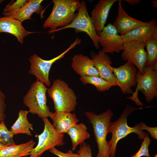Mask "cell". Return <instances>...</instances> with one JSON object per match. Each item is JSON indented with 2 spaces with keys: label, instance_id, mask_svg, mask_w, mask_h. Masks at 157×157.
Here are the masks:
<instances>
[{
  "label": "cell",
  "instance_id": "6da1fadb",
  "mask_svg": "<svg viewBox=\"0 0 157 157\" xmlns=\"http://www.w3.org/2000/svg\"><path fill=\"white\" fill-rule=\"evenodd\" d=\"M149 107L136 108L126 104L119 118L115 122H111L109 133H111L112 137L110 140L108 141L110 152L109 157H115L118 142L129 134L135 133L140 140L149 136L148 133L141 129L139 124H136L133 127L129 126L127 124V119L134 110Z\"/></svg>",
  "mask_w": 157,
  "mask_h": 157
},
{
  "label": "cell",
  "instance_id": "7a4b0ae2",
  "mask_svg": "<svg viewBox=\"0 0 157 157\" xmlns=\"http://www.w3.org/2000/svg\"><path fill=\"white\" fill-rule=\"evenodd\" d=\"M85 114L92 127L98 149L97 157H109L110 150L107 136L113 112L108 109L99 114L89 111L85 112Z\"/></svg>",
  "mask_w": 157,
  "mask_h": 157
},
{
  "label": "cell",
  "instance_id": "3957f363",
  "mask_svg": "<svg viewBox=\"0 0 157 157\" xmlns=\"http://www.w3.org/2000/svg\"><path fill=\"white\" fill-rule=\"evenodd\" d=\"M53 6L50 15L43 25L44 28L50 31L65 27L70 24L76 16L80 2L76 0H53Z\"/></svg>",
  "mask_w": 157,
  "mask_h": 157
},
{
  "label": "cell",
  "instance_id": "277c9868",
  "mask_svg": "<svg viewBox=\"0 0 157 157\" xmlns=\"http://www.w3.org/2000/svg\"><path fill=\"white\" fill-rule=\"evenodd\" d=\"M47 89L44 84L36 80L32 83L23 97V103L28 108L29 113L42 119L50 117L53 113L47 104Z\"/></svg>",
  "mask_w": 157,
  "mask_h": 157
},
{
  "label": "cell",
  "instance_id": "5b68a950",
  "mask_svg": "<svg viewBox=\"0 0 157 157\" xmlns=\"http://www.w3.org/2000/svg\"><path fill=\"white\" fill-rule=\"evenodd\" d=\"M47 92L53 101L55 111L71 112L74 111L77 97L73 90L63 80H54Z\"/></svg>",
  "mask_w": 157,
  "mask_h": 157
},
{
  "label": "cell",
  "instance_id": "8992f818",
  "mask_svg": "<svg viewBox=\"0 0 157 157\" xmlns=\"http://www.w3.org/2000/svg\"><path fill=\"white\" fill-rule=\"evenodd\" d=\"M136 80L135 91L133 92L131 96L126 98L133 101L136 105L143 106L144 104L138 97L139 90L143 94L148 103L157 97V70L150 66L146 68L143 74L137 70Z\"/></svg>",
  "mask_w": 157,
  "mask_h": 157
},
{
  "label": "cell",
  "instance_id": "52a82bcc",
  "mask_svg": "<svg viewBox=\"0 0 157 157\" xmlns=\"http://www.w3.org/2000/svg\"><path fill=\"white\" fill-rule=\"evenodd\" d=\"M81 41V39L77 37L67 50L57 56L49 60L42 59L36 54L31 55L29 58L31 64L29 74L35 76L36 80L43 83L48 87L50 86L51 82L49 79V73L52 65L57 60L63 58L68 51L80 44Z\"/></svg>",
  "mask_w": 157,
  "mask_h": 157
},
{
  "label": "cell",
  "instance_id": "ba28073f",
  "mask_svg": "<svg viewBox=\"0 0 157 157\" xmlns=\"http://www.w3.org/2000/svg\"><path fill=\"white\" fill-rule=\"evenodd\" d=\"M42 119L44 124L43 131L38 135V144L31 152L29 157H40L46 151L65 144L63 134H60L56 131L48 118Z\"/></svg>",
  "mask_w": 157,
  "mask_h": 157
},
{
  "label": "cell",
  "instance_id": "9c48e42d",
  "mask_svg": "<svg viewBox=\"0 0 157 157\" xmlns=\"http://www.w3.org/2000/svg\"><path fill=\"white\" fill-rule=\"evenodd\" d=\"M76 15L72 22L67 26L49 31V33L68 28H74L76 32H83L87 34L91 39L96 49L99 47L97 37V33L95 30L93 22L87 9L85 2L82 0Z\"/></svg>",
  "mask_w": 157,
  "mask_h": 157
},
{
  "label": "cell",
  "instance_id": "30bf717a",
  "mask_svg": "<svg viewBox=\"0 0 157 157\" xmlns=\"http://www.w3.org/2000/svg\"><path fill=\"white\" fill-rule=\"evenodd\" d=\"M145 42L133 40L124 42L121 57L124 61L132 63L141 74L144 73L147 67V55L144 48Z\"/></svg>",
  "mask_w": 157,
  "mask_h": 157
},
{
  "label": "cell",
  "instance_id": "8fae6325",
  "mask_svg": "<svg viewBox=\"0 0 157 157\" xmlns=\"http://www.w3.org/2000/svg\"><path fill=\"white\" fill-rule=\"evenodd\" d=\"M113 69L117 86L124 94H132L131 88L137 84L136 67L132 63L126 61L118 67H113Z\"/></svg>",
  "mask_w": 157,
  "mask_h": 157
},
{
  "label": "cell",
  "instance_id": "7c38bea8",
  "mask_svg": "<svg viewBox=\"0 0 157 157\" xmlns=\"http://www.w3.org/2000/svg\"><path fill=\"white\" fill-rule=\"evenodd\" d=\"M97 35L98 43L105 53H119L123 50L124 41L113 24H108Z\"/></svg>",
  "mask_w": 157,
  "mask_h": 157
},
{
  "label": "cell",
  "instance_id": "4fadbf2b",
  "mask_svg": "<svg viewBox=\"0 0 157 157\" xmlns=\"http://www.w3.org/2000/svg\"><path fill=\"white\" fill-rule=\"evenodd\" d=\"M92 60L98 71L100 77L108 81L113 86H117L113 75L112 62L110 58L102 50L96 54L93 51L90 52Z\"/></svg>",
  "mask_w": 157,
  "mask_h": 157
},
{
  "label": "cell",
  "instance_id": "5bb4252c",
  "mask_svg": "<svg viewBox=\"0 0 157 157\" xmlns=\"http://www.w3.org/2000/svg\"><path fill=\"white\" fill-rule=\"evenodd\" d=\"M118 1V14L113 25L116 28L118 33L120 34L121 35L149 23V22H142L129 15L123 8L121 0H119Z\"/></svg>",
  "mask_w": 157,
  "mask_h": 157
},
{
  "label": "cell",
  "instance_id": "9a60e30c",
  "mask_svg": "<svg viewBox=\"0 0 157 157\" xmlns=\"http://www.w3.org/2000/svg\"><path fill=\"white\" fill-rule=\"evenodd\" d=\"M117 0H101L95 5L91 13V18L97 33L105 27L111 7Z\"/></svg>",
  "mask_w": 157,
  "mask_h": 157
},
{
  "label": "cell",
  "instance_id": "2e32d148",
  "mask_svg": "<svg viewBox=\"0 0 157 157\" xmlns=\"http://www.w3.org/2000/svg\"><path fill=\"white\" fill-rule=\"evenodd\" d=\"M121 36L124 42L133 40H142L146 42L152 38H157V23L154 19L149 23L135 28Z\"/></svg>",
  "mask_w": 157,
  "mask_h": 157
},
{
  "label": "cell",
  "instance_id": "e0dca14e",
  "mask_svg": "<svg viewBox=\"0 0 157 157\" xmlns=\"http://www.w3.org/2000/svg\"><path fill=\"white\" fill-rule=\"evenodd\" d=\"M22 22L14 18L0 17V33L5 32L13 35L19 42L22 44L24 38L29 34L35 32L27 31Z\"/></svg>",
  "mask_w": 157,
  "mask_h": 157
},
{
  "label": "cell",
  "instance_id": "ac0fdd59",
  "mask_svg": "<svg viewBox=\"0 0 157 157\" xmlns=\"http://www.w3.org/2000/svg\"><path fill=\"white\" fill-rule=\"evenodd\" d=\"M72 60V67L81 77H100L99 73L93 61L87 56L82 54L75 55Z\"/></svg>",
  "mask_w": 157,
  "mask_h": 157
},
{
  "label": "cell",
  "instance_id": "d6986e66",
  "mask_svg": "<svg viewBox=\"0 0 157 157\" xmlns=\"http://www.w3.org/2000/svg\"><path fill=\"white\" fill-rule=\"evenodd\" d=\"M42 0H30L24 6L20 8L10 12H3L5 17L16 19L21 22L27 19H32L31 18L34 13L40 14L43 7L41 4Z\"/></svg>",
  "mask_w": 157,
  "mask_h": 157
},
{
  "label": "cell",
  "instance_id": "ffe728a7",
  "mask_svg": "<svg viewBox=\"0 0 157 157\" xmlns=\"http://www.w3.org/2000/svg\"><path fill=\"white\" fill-rule=\"evenodd\" d=\"M53 125L59 133H67L69 130L79 122L75 113L55 111L50 117Z\"/></svg>",
  "mask_w": 157,
  "mask_h": 157
},
{
  "label": "cell",
  "instance_id": "44dd1931",
  "mask_svg": "<svg viewBox=\"0 0 157 157\" xmlns=\"http://www.w3.org/2000/svg\"><path fill=\"white\" fill-rule=\"evenodd\" d=\"M35 142L33 140L18 145L6 147L0 151V157H22L30 155Z\"/></svg>",
  "mask_w": 157,
  "mask_h": 157
},
{
  "label": "cell",
  "instance_id": "7402d4cb",
  "mask_svg": "<svg viewBox=\"0 0 157 157\" xmlns=\"http://www.w3.org/2000/svg\"><path fill=\"white\" fill-rule=\"evenodd\" d=\"M87 129L86 126L82 123L75 124L67 131V133L70 136L72 142L73 151L76 150L78 145L82 144L85 140L90 137Z\"/></svg>",
  "mask_w": 157,
  "mask_h": 157
},
{
  "label": "cell",
  "instance_id": "603a6c76",
  "mask_svg": "<svg viewBox=\"0 0 157 157\" xmlns=\"http://www.w3.org/2000/svg\"><path fill=\"white\" fill-rule=\"evenodd\" d=\"M28 113V111L26 110H20L19 111L17 119L10 129L14 135L23 133L29 136L32 135L29 129L33 130V125L28 121L27 115Z\"/></svg>",
  "mask_w": 157,
  "mask_h": 157
},
{
  "label": "cell",
  "instance_id": "cb8c5ba5",
  "mask_svg": "<svg viewBox=\"0 0 157 157\" xmlns=\"http://www.w3.org/2000/svg\"><path fill=\"white\" fill-rule=\"evenodd\" d=\"M80 80L84 85L87 84L93 85L97 90L100 92L108 90L113 86L110 82L97 76L81 77Z\"/></svg>",
  "mask_w": 157,
  "mask_h": 157
},
{
  "label": "cell",
  "instance_id": "d4e9b609",
  "mask_svg": "<svg viewBox=\"0 0 157 157\" xmlns=\"http://www.w3.org/2000/svg\"><path fill=\"white\" fill-rule=\"evenodd\" d=\"M147 55V67L152 66L157 62V38L150 39L145 42Z\"/></svg>",
  "mask_w": 157,
  "mask_h": 157
},
{
  "label": "cell",
  "instance_id": "484cf974",
  "mask_svg": "<svg viewBox=\"0 0 157 157\" xmlns=\"http://www.w3.org/2000/svg\"><path fill=\"white\" fill-rule=\"evenodd\" d=\"M14 134L6 127L4 121L0 122V143L8 146L16 144L13 139Z\"/></svg>",
  "mask_w": 157,
  "mask_h": 157
},
{
  "label": "cell",
  "instance_id": "4316f807",
  "mask_svg": "<svg viewBox=\"0 0 157 157\" xmlns=\"http://www.w3.org/2000/svg\"><path fill=\"white\" fill-rule=\"evenodd\" d=\"M151 140L149 136L146 137L143 139L141 147L138 151L131 157H141L145 156L151 157L149 152V145L150 144Z\"/></svg>",
  "mask_w": 157,
  "mask_h": 157
},
{
  "label": "cell",
  "instance_id": "83f0119b",
  "mask_svg": "<svg viewBox=\"0 0 157 157\" xmlns=\"http://www.w3.org/2000/svg\"><path fill=\"white\" fill-rule=\"evenodd\" d=\"M27 0H17L14 3L11 2L7 5L3 11L10 12L17 10L25 5L28 1Z\"/></svg>",
  "mask_w": 157,
  "mask_h": 157
},
{
  "label": "cell",
  "instance_id": "f1b7e54d",
  "mask_svg": "<svg viewBox=\"0 0 157 157\" xmlns=\"http://www.w3.org/2000/svg\"><path fill=\"white\" fill-rule=\"evenodd\" d=\"M77 154L79 157H92L91 147L90 145L86 142H84L80 145Z\"/></svg>",
  "mask_w": 157,
  "mask_h": 157
},
{
  "label": "cell",
  "instance_id": "f546056e",
  "mask_svg": "<svg viewBox=\"0 0 157 157\" xmlns=\"http://www.w3.org/2000/svg\"><path fill=\"white\" fill-rule=\"evenodd\" d=\"M6 98L5 94L0 89V122L2 121H4L5 119Z\"/></svg>",
  "mask_w": 157,
  "mask_h": 157
},
{
  "label": "cell",
  "instance_id": "4dcf8cb0",
  "mask_svg": "<svg viewBox=\"0 0 157 157\" xmlns=\"http://www.w3.org/2000/svg\"><path fill=\"white\" fill-rule=\"evenodd\" d=\"M49 151L58 157H79L77 154L74 153L72 150H69L66 153H64L53 147L49 149Z\"/></svg>",
  "mask_w": 157,
  "mask_h": 157
},
{
  "label": "cell",
  "instance_id": "1f68e13d",
  "mask_svg": "<svg viewBox=\"0 0 157 157\" xmlns=\"http://www.w3.org/2000/svg\"><path fill=\"white\" fill-rule=\"evenodd\" d=\"M141 129L143 131L145 130L149 132L151 136L153 139L157 140V127H150L148 126L143 122H140Z\"/></svg>",
  "mask_w": 157,
  "mask_h": 157
},
{
  "label": "cell",
  "instance_id": "d6a6232c",
  "mask_svg": "<svg viewBox=\"0 0 157 157\" xmlns=\"http://www.w3.org/2000/svg\"><path fill=\"white\" fill-rule=\"evenodd\" d=\"M124 1L129 4L132 5H137L141 2V1L140 0H124Z\"/></svg>",
  "mask_w": 157,
  "mask_h": 157
},
{
  "label": "cell",
  "instance_id": "836d02e7",
  "mask_svg": "<svg viewBox=\"0 0 157 157\" xmlns=\"http://www.w3.org/2000/svg\"><path fill=\"white\" fill-rule=\"evenodd\" d=\"M152 6L155 8H157V1L156 0H154L152 2Z\"/></svg>",
  "mask_w": 157,
  "mask_h": 157
},
{
  "label": "cell",
  "instance_id": "e575fe53",
  "mask_svg": "<svg viewBox=\"0 0 157 157\" xmlns=\"http://www.w3.org/2000/svg\"><path fill=\"white\" fill-rule=\"evenodd\" d=\"M6 145H4L2 143H0V151L3 148L7 146Z\"/></svg>",
  "mask_w": 157,
  "mask_h": 157
},
{
  "label": "cell",
  "instance_id": "d590c367",
  "mask_svg": "<svg viewBox=\"0 0 157 157\" xmlns=\"http://www.w3.org/2000/svg\"><path fill=\"white\" fill-rule=\"evenodd\" d=\"M154 157H157V154H156L155 156H154Z\"/></svg>",
  "mask_w": 157,
  "mask_h": 157
}]
</instances>
